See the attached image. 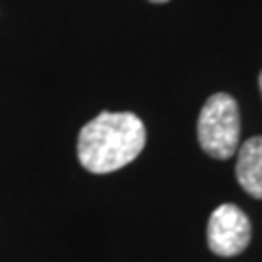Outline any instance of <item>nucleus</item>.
I'll return each instance as SVG.
<instances>
[{"mask_svg":"<svg viewBox=\"0 0 262 262\" xmlns=\"http://www.w3.org/2000/svg\"><path fill=\"white\" fill-rule=\"evenodd\" d=\"M199 144L210 158L229 160L241 142V112L234 96L225 92L212 94L201 107L196 120Z\"/></svg>","mask_w":262,"mask_h":262,"instance_id":"nucleus-2","label":"nucleus"},{"mask_svg":"<svg viewBox=\"0 0 262 262\" xmlns=\"http://www.w3.org/2000/svg\"><path fill=\"white\" fill-rule=\"evenodd\" d=\"M236 179L253 199H262V136H253L238 149Z\"/></svg>","mask_w":262,"mask_h":262,"instance_id":"nucleus-4","label":"nucleus"},{"mask_svg":"<svg viewBox=\"0 0 262 262\" xmlns=\"http://www.w3.org/2000/svg\"><path fill=\"white\" fill-rule=\"evenodd\" d=\"M258 83H260V92H262V72H260V79H258Z\"/></svg>","mask_w":262,"mask_h":262,"instance_id":"nucleus-5","label":"nucleus"},{"mask_svg":"<svg viewBox=\"0 0 262 262\" xmlns=\"http://www.w3.org/2000/svg\"><path fill=\"white\" fill-rule=\"evenodd\" d=\"M151 3H158L160 5V3H168V0H151Z\"/></svg>","mask_w":262,"mask_h":262,"instance_id":"nucleus-6","label":"nucleus"},{"mask_svg":"<svg viewBox=\"0 0 262 262\" xmlns=\"http://www.w3.org/2000/svg\"><path fill=\"white\" fill-rule=\"evenodd\" d=\"M251 241V223L245 212L234 203H223L210 214L208 247L223 258L238 256Z\"/></svg>","mask_w":262,"mask_h":262,"instance_id":"nucleus-3","label":"nucleus"},{"mask_svg":"<svg viewBox=\"0 0 262 262\" xmlns=\"http://www.w3.org/2000/svg\"><path fill=\"white\" fill-rule=\"evenodd\" d=\"M146 144L144 122L131 112H103L83 125L77 153L85 170L114 173L134 162Z\"/></svg>","mask_w":262,"mask_h":262,"instance_id":"nucleus-1","label":"nucleus"}]
</instances>
